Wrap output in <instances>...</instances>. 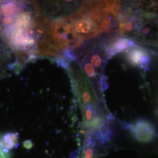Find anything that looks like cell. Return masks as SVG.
<instances>
[{
    "label": "cell",
    "instance_id": "6da1fadb",
    "mask_svg": "<svg viewBox=\"0 0 158 158\" xmlns=\"http://www.w3.org/2000/svg\"><path fill=\"white\" fill-rule=\"evenodd\" d=\"M15 56L11 49L0 36V79L4 77L7 72H10L15 68L19 69V62L14 60Z\"/></svg>",
    "mask_w": 158,
    "mask_h": 158
},
{
    "label": "cell",
    "instance_id": "7a4b0ae2",
    "mask_svg": "<svg viewBox=\"0 0 158 158\" xmlns=\"http://www.w3.org/2000/svg\"><path fill=\"white\" fill-rule=\"evenodd\" d=\"M134 135L139 141H151L155 135V130L150 123L142 121L136 124L134 129Z\"/></svg>",
    "mask_w": 158,
    "mask_h": 158
},
{
    "label": "cell",
    "instance_id": "3957f363",
    "mask_svg": "<svg viewBox=\"0 0 158 158\" xmlns=\"http://www.w3.org/2000/svg\"><path fill=\"white\" fill-rule=\"evenodd\" d=\"M18 143V135L17 134H6L3 136L2 139L0 141L1 147L4 153H7Z\"/></svg>",
    "mask_w": 158,
    "mask_h": 158
},
{
    "label": "cell",
    "instance_id": "277c9868",
    "mask_svg": "<svg viewBox=\"0 0 158 158\" xmlns=\"http://www.w3.org/2000/svg\"><path fill=\"white\" fill-rule=\"evenodd\" d=\"M132 60L135 63H141L142 62V59H145V58L143 57V56L142 55V53L140 51H136L135 52H134L132 53Z\"/></svg>",
    "mask_w": 158,
    "mask_h": 158
},
{
    "label": "cell",
    "instance_id": "5b68a950",
    "mask_svg": "<svg viewBox=\"0 0 158 158\" xmlns=\"http://www.w3.org/2000/svg\"><path fill=\"white\" fill-rule=\"evenodd\" d=\"M93 151L91 149L90 147L88 148L85 153V158H93Z\"/></svg>",
    "mask_w": 158,
    "mask_h": 158
},
{
    "label": "cell",
    "instance_id": "8992f818",
    "mask_svg": "<svg viewBox=\"0 0 158 158\" xmlns=\"http://www.w3.org/2000/svg\"><path fill=\"white\" fill-rule=\"evenodd\" d=\"M0 158H8L6 156L4 152H3L1 147V144H0Z\"/></svg>",
    "mask_w": 158,
    "mask_h": 158
}]
</instances>
